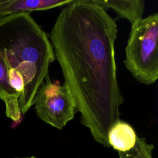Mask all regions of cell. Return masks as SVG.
<instances>
[{
    "mask_svg": "<svg viewBox=\"0 0 158 158\" xmlns=\"http://www.w3.org/2000/svg\"><path fill=\"white\" fill-rule=\"evenodd\" d=\"M51 7L49 0H0V20L12 15L46 10Z\"/></svg>",
    "mask_w": 158,
    "mask_h": 158,
    "instance_id": "cell-7",
    "label": "cell"
},
{
    "mask_svg": "<svg viewBox=\"0 0 158 158\" xmlns=\"http://www.w3.org/2000/svg\"><path fill=\"white\" fill-rule=\"evenodd\" d=\"M154 146L147 142L145 138H137L135 146L125 152H118L119 158H153Z\"/></svg>",
    "mask_w": 158,
    "mask_h": 158,
    "instance_id": "cell-8",
    "label": "cell"
},
{
    "mask_svg": "<svg viewBox=\"0 0 158 158\" xmlns=\"http://www.w3.org/2000/svg\"><path fill=\"white\" fill-rule=\"evenodd\" d=\"M138 136L135 129L127 122L118 120L109 131L107 139L110 147L118 152H125L135 145Z\"/></svg>",
    "mask_w": 158,
    "mask_h": 158,
    "instance_id": "cell-6",
    "label": "cell"
},
{
    "mask_svg": "<svg viewBox=\"0 0 158 158\" xmlns=\"http://www.w3.org/2000/svg\"><path fill=\"white\" fill-rule=\"evenodd\" d=\"M117 33L106 10L91 0H72L58 15L49 37L81 123L108 148L109 131L120 119L123 102L115 57Z\"/></svg>",
    "mask_w": 158,
    "mask_h": 158,
    "instance_id": "cell-1",
    "label": "cell"
},
{
    "mask_svg": "<svg viewBox=\"0 0 158 158\" xmlns=\"http://www.w3.org/2000/svg\"><path fill=\"white\" fill-rule=\"evenodd\" d=\"M103 9H111L119 18L128 20L131 24L143 18L145 8L143 0H91Z\"/></svg>",
    "mask_w": 158,
    "mask_h": 158,
    "instance_id": "cell-5",
    "label": "cell"
},
{
    "mask_svg": "<svg viewBox=\"0 0 158 158\" xmlns=\"http://www.w3.org/2000/svg\"><path fill=\"white\" fill-rule=\"evenodd\" d=\"M33 106L41 120L59 130L73 119L78 112L67 86L52 82L49 76L39 87Z\"/></svg>",
    "mask_w": 158,
    "mask_h": 158,
    "instance_id": "cell-4",
    "label": "cell"
},
{
    "mask_svg": "<svg viewBox=\"0 0 158 158\" xmlns=\"http://www.w3.org/2000/svg\"><path fill=\"white\" fill-rule=\"evenodd\" d=\"M15 158H36L35 156H31V157H16Z\"/></svg>",
    "mask_w": 158,
    "mask_h": 158,
    "instance_id": "cell-9",
    "label": "cell"
},
{
    "mask_svg": "<svg viewBox=\"0 0 158 158\" xmlns=\"http://www.w3.org/2000/svg\"><path fill=\"white\" fill-rule=\"evenodd\" d=\"M55 59L49 36L29 13L0 20V100L15 123L33 105Z\"/></svg>",
    "mask_w": 158,
    "mask_h": 158,
    "instance_id": "cell-2",
    "label": "cell"
},
{
    "mask_svg": "<svg viewBox=\"0 0 158 158\" xmlns=\"http://www.w3.org/2000/svg\"><path fill=\"white\" fill-rule=\"evenodd\" d=\"M157 41V12L131 24L123 63L142 84H154L158 78Z\"/></svg>",
    "mask_w": 158,
    "mask_h": 158,
    "instance_id": "cell-3",
    "label": "cell"
}]
</instances>
